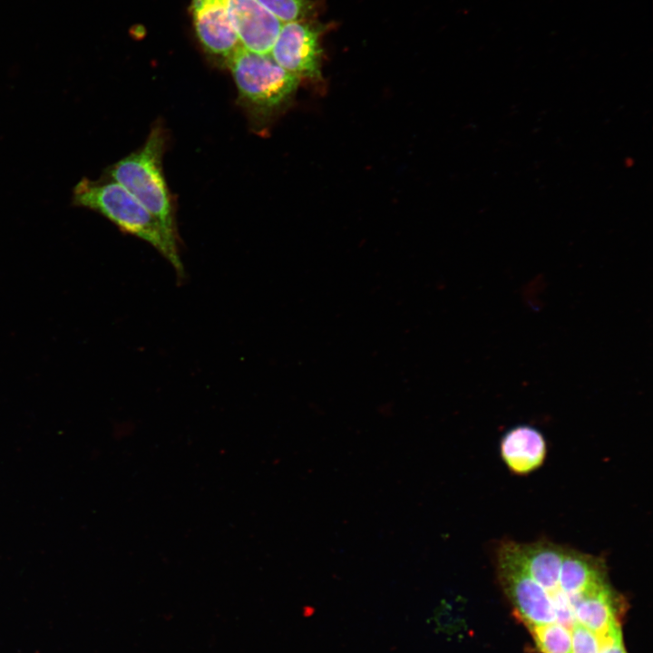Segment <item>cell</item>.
Here are the masks:
<instances>
[{"mask_svg": "<svg viewBox=\"0 0 653 653\" xmlns=\"http://www.w3.org/2000/svg\"><path fill=\"white\" fill-rule=\"evenodd\" d=\"M542 653H570V630L555 622L526 625Z\"/></svg>", "mask_w": 653, "mask_h": 653, "instance_id": "obj_10", "label": "cell"}, {"mask_svg": "<svg viewBox=\"0 0 653 653\" xmlns=\"http://www.w3.org/2000/svg\"><path fill=\"white\" fill-rule=\"evenodd\" d=\"M500 450L508 469L515 474L524 475L541 466L547 445L539 430L529 425H518L503 435Z\"/></svg>", "mask_w": 653, "mask_h": 653, "instance_id": "obj_8", "label": "cell"}, {"mask_svg": "<svg viewBox=\"0 0 653 653\" xmlns=\"http://www.w3.org/2000/svg\"><path fill=\"white\" fill-rule=\"evenodd\" d=\"M192 16L198 39L210 57L220 64L241 47L224 0H193Z\"/></svg>", "mask_w": 653, "mask_h": 653, "instance_id": "obj_6", "label": "cell"}, {"mask_svg": "<svg viewBox=\"0 0 653 653\" xmlns=\"http://www.w3.org/2000/svg\"><path fill=\"white\" fill-rule=\"evenodd\" d=\"M599 653H627L620 624L613 626L603 634L598 636Z\"/></svg>", "mask_w": 653, "mask_h": 653, "instance_id": "obj_13", "label": "cell"}, {"mask_svg": "<svg viewBox=\"0 0 653 653\" xmlns=\"http://www.w3.org/2000/svg\"><path fill=\"white\" fill-rule=\"evenodd\" d=\"M495 565L501 586L525 625L556 621L550 595L499 547Z\"/></svg>", "mask_w": 653, "mask_h": 653, "instance_id": "obj_4", "label": "cell"}, {"mask_svg": "<svg viewBox=\"0 0 653 653\" xmlns=\"http://www.w3.org/2000/svg\"><path fill=\"white\" fill-rule=\"evenodd\" d=\"M321 29L307 21H295L282 24L270 55L288 73L299 79L321 80L319 37Z\"/></svg>", "mask_w": 653, "mask_h": 653, "instance_id": "obj_5", "label": "cell"}, {"mask_svg": "<svg viewBox=\"0 0 653 653\" xmlns=\"http://www.w3.org/2000/svg\"><path fill=\"white\" fill-rule=\"evenodd\" d=\"M73 203L99 212L123 232L134 235L154 247L184 276L177 234L170 231L132 194L116 181L82 179L73 190Z\"/></svg>", "mask_w": 653, "mask_h": 653, "instance_id": "obj_1", "label": "cell"}, {"mask_svg": "<svg viewBox=\"0 0 653 653\" xmlns=\"http://www.w3.org/2000/svg\"><path fill=\"white\" fill-rule=\"evenodd\" d=\"M280 23L303 21L312 15L313 4L309 0H257Z\"/></svg>", "mask_w": 653, "mask_h": 653, "instance_id": "obj_11", "label": "cell"}, {"mask_svg": "<svg viewBox=\"0 0 653 653\" xmlns=\"http://www.w3.org/2000/svg\"><path fill=\"white\" fill-rule=\"evenodd\" d=\"M227 66L237 86L239 105L258 129L267 127L289 107L300 82L270 54H256L242 46Z\"/></svg>", "mask_w": 653, "mask_h": 653, "instance_id": "obj_2", "label": "cell"}, {"mask_svg": "<svg viewBox=\"0 0 653 653\" xmlns=\"http://www.w3.org/2000/svg\"><path fill=\"white\" fill-rule=\"evenodd\" d=\"M166 137L155 126L144 144L107 169L106 177L132 194L172 233L177 234L175 210L162 171Z\"/></svg>", "mask_w": 653, "mask_h": 653, "instance_id": "obj_3", "label": "cell"}, {"mask_svg": "<svg viewBox=\"0 0 653 653\" xmlns=\"http://www.w3.org/2000/svg\"><path fill=\"white\" fill-rule=\"evenodd\" d=\"M239 43L248 51L270 54L282 23L257 0H224Z\"/></svg>", "mask_w": 653, "mask_h": 653, "instance_id": "obj_7", "label": "cell"}, {"mask_svg": "<svg viewBox=\"0 0 653 653\" xmlns=\"http://www.w3.org/2000/svg\"><path fill=\"white\" fill-rule=\"evenodd\" d=\"M624 599L609 584L588 593L574 606L576 622L597 637L619 625Z\"/></svg>", "mask_w": 653, "mask_h": 653, "instance_id": "obj_9", "label": "cell"}, {"mask_svg": "<svg viewBox=\"0 0 653 653\" xmlns=\"http://www.w3.org/2000/svg\"><path fill=\"white\" fill-rule=\"evenodd\" d=\"M570 653H599L598 637L576 623L570 630Z\"/></svg>", "mask_w": 653, "mask_h": 653, "instance_id": "obj_12", "label": "cell"}]
</instances>
